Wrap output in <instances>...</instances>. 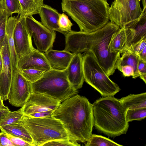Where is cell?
<instances>
[{
    "label": "cell",
    "mask_w": 146,
    "mask_h": 146,
    "mask_svg": "<svg viewBox=\"0 0 146 146\" xmlns=\"http://www.w3.org/2000/svg\"><path fill=\"white\" fill-rule=\"evenodd\" d=\"M31 84V92L43 94L60 103L78 93V90L71 86L68 80L66 68H51Z\"/></svg>",
    "instance_id": "cell-5"
},
{
    "label": "cell",
    "mask_w": 146,
    "mask_h": 146,
    "mask_svg": "<svg viewBox=\"0 0 146 146\" xmlns=\"http://www.w3.org/2000/svg\"><path fill=\"white\" fill-rule=\"evenodd\" d=\"M13 38L16 52L18 58L27 55L35 48L32 36L27 29L25 17L19 15L13 31Z\"/></svg>",
    "instance_id": "cell-11"
},
{
    "label": "cell",
    "mask_w": 146,
    "mask_h": 146,
    "mask_svg": "<svg viewBox=\"0 0 146 146\" xmlns=\"http://www.w3.org/2000/svg\"><path fill=\"white\" fill-rule=\"evenodd\" d=\"M125 77L133 76L134 75V70L131 66L129 65H123L121 66L119 69Z\"/></svg>",
    "instance_id": "cell-36"
},
{
    "label": "cell",
    "mask_w": 146,
    "mask_h": 146,
    "mask_svg": "<svg viewBox=\"0 0 146 146\" xmlns=\"http://www.w3.org/2000/svg\"><path fill=\"white\" fill-rule=\"evenodd\" d=\"M24 16L39 14L44 0H19Z\"/></svg>",
    "instance_id": "cell-24"
},
{
    "label": "cell",
    "mask_w": 146,
    "mask_h": 146,
    "mask_svg": "<svg viewBox=\"0 0 146 146\" xmlns=\"http://www.w3.org/2000/svg\"><path fill=\"white\" fill-rule=\"evenodd\" d=\"M4 8L10 16L15 13L22 15L21 7L19 0H4Z\"/></svg>",
    "instance_id": "cell-29"
},
{
    "label": "cell",
    "mask_w": 146,
    "mask_h": 146,
    "mask_svg": "<svg viewBox=\"0 0 146 146\" xmlns=\"http://www.w3.org/2000/svg\"><path fill=\"white\" fill-rule=\"evenodd\" d=\"M4 9V0H0V12L3 9Z\"/></svg>",
    "instance_id": "cell-42"
},
{
    "label": "cell",
    "mask_w": 146,
    "mask_h": 146,
    "mask_svg": "<svg viewBox=\"0 0 146 146\" xmlns=\"http://www.w3.org/2000/svg\"><path fill=\"white\" fill-rule=\"evenodd\" d=\"M146 36L144 37L139 42L131 46L127 50H129L138 55L146 46Z\"/></svg>",
    "instance_id": "cell-33"
},
{
    "label": "cell",
    "mask_w": 146,
    "mask_h": 146,
    "mask_svg": "<svg viewBox=\"0 0 146 146\" xmlns=\"http://www.w3.org/2000/svg\"><path fill=\"white\" fill-rule=\"evenodd\" d=\"M19 121L28 131L33 146H43L52 140L70 139L61 122L52 116L36 118L24 114Z\"/></svg>",
    "instance_id": "cell-6"
},
{
    "label": "cell",
    "mask_w": 146,
    "mask_h": 146,
    "mask_svg": "<svg viewBox=\"0 0 146 146\" xmlns=\"http://www.w3.org/2000/svg\"><path fill=\"white\" fill-rule=\"evenodd\" d=\"M54 110H50L37 112L28 115L33 117L44 118L52 116Z\"/></svg>",
    "instance_id": "cell-38"
},
{
    "label": "cell",
    "mask_w": 146,
    "mask_h": 146,
    "mask_svg": "<svg viewBox=\"0 0 146 146\" xmlns=\"http://www.w3.org/2000/svg\"><path fill=\"white\" fill-rule=\"evenodd\" d=\"M137 55L139 58L146 62V46Z\"/></svg>",
    "instance_id": "cell-40"
},
{
    "label": "cell",
    "mask_w": 146,
    "mask_h": 146,
    "mask_svg": "<svg viewBox=\"0 0 146 146\" xmlns=\"http://www.w3.org/2000/svg\"><path fill=\"white\" fill-rule=\"evenodd\" d=\"M0 146H14L5 133H0Z\"/></svg>",
    "instance_id": "cell-37"
},
{
    "label": "cell",
    "mask_w": 146,
    "mask_h": 146,
    "mask_svg": "<svg viewBox=\"0 0 146 146\" xmlns=\"http://www.w3.org/2000/svg\"><path fill=\"white\" fill-rule=\"evenodd\" d=\"M19 16V15H18L17 17L11 16L9 17L6 28V35L7 38L11 61L13 71L17 69L18 60L15 50L13 33L15 26Z\"/></svg>",
    "instance_id": "cell-18"
},
{
    "label": "cell",
    "mask_w": 146,
    "mask_h": 146,
    "mask_svg": "<svg viewBox=\"0 0 146 146\" xmlns=\"http://www.w3.org/2000/svg\"><path fill=\"white\" fill-rule=\"evenodd\" d=\"M3 60L2 56L0 51V74H1L3 67Z\"/></svg>",
    "instance_id": "cell-41"
},
{
    "label": "cell",
    "mask_w": 146,
    "mask_h": 146,
    "mask_svg": "<svg viewBox=\"0 0 146 146\" xmlns=\"http://www.w3.org/2000/svg\"><path fill=\"white\" fill-rule=\"evenodd\" d=\"M44 54L51 68L58 70L66 68L74 54L64 50H58L52 48Z\"/></svg>",
    "instance_id": "cell-16"
},
{
    "label": "cell",
    "mask_w": 146,
    "mask_h": 146,
    "mask_svg": "<svg viewBox=\"0 0 146 146\" xmlns=\"http://www.w3.org/2000/svg\"><path fill=\"white\" fill-rule=\"evenodd\" d=\"M59 13L55 9L44 4L39 13L41 22L50 30L56 31L65 35L66 33L60 29L58 25Z\"/></svg>",
    "instance_id": "cell-17"
},
{
    "label": "cell",
    "mask_w": 146,
    "mask_h": 146,
    "mask_svg": "<svg viewBox=\"0 0 146 146\" xmlns=\"http://www.w3.org/2000/svg\"><path fill=\"white\" fill-rule=\"evenodd\" d=\"M82 67L84 81L103 97L114 96L121 90L112 81L91 53L83 56Z\"/></svg>",
    "instance_id": "cell-7"
},
{
    "label": "cell",
    "mask_w": 146,
    "mask_h": 146,
    "mask_svg": "<svg viewBox=\"0 0 146 146\" xmlns=\"http://www.w3.org/2000/svg\"><path fill=\"white\" fill-rule=\"evenodd\" d=\"M24 115L21 108L16 111H10L0 120V127L19 122Z\"/></svg>",
    "instance_id": "cell-26"
},
{
    "label": "cell",
    "mask_w": 146,
    "mask_h": 146,
    "mask_svg": "<svg viewBox=\"0 0 146 146\" xmlns=\"http://www.w3.org/2000/svg\"><path fill=\"white\" fill-rule=\"evenodd\" d=\"M146 117V108L127 109L126 111V119L128 122L133 121H140Z\"/></svg>",
    "instance_id": "cell-28"
},
{
    "label": "cell",
    "mask_w": 146,
    "mask_h": 146,
    "mask_svg": "<svg viewBox=\"0 0 146 146\" xmlns=\"http://www.w3.org/2000/svg\"><path fill=\"white\" fill-rule=\"evenodd\" d=\"M61 5L62 11L76 23L80 31H94L110 21L107 0H62Z\"/></svg>",
    "instance_id": "cell-3"
},
{
    "label": "cell",
    "mask_w": 146,
    "mask_h": 146,
    "mask_svg": "<svg viewBox=\"0 0 146 146\" xmlns=\"http://www.w3.org/2000/svg\"><path fill=\"white\" fill-rule=\"evenodd\" d=\"M76 141L70 139H60L52 140L44 144L43 146H80Z\"/></svg>",
    "instance_id": "cell-32"
},
{
    "label": "cell",
    "mask_w": 146,
    "mask_h": 146,
    "mask_svg": "<svg viewBox=\"0 0 146 146\" xmlns=\"http://www.w3.org/2000/svg\"><path fill=\"white\" fill-rule=\"evenodd\" d=\"M3 100H2L0 96V106L4 105L3 103Z\"/></svg>",
    "instance_id": "cell-43"
},
{
    "label": "cell",
    "mask_w": 146,
    "mask_h": 146,
    "mask_svg": "<svg viewBox=\"0 0 146 146\" xmlns=\"http://www.w3.org/2000/svg\"><path fill=\"white\" fill-rule=\"evenodd\" d=\"M25 17L27 29L33 38L37 49L44 53L52 48L56 38L55 31L48 29L33 16Z\"/></svg>",
    "instance_id": "cell-9"
},
{
    "label": "cell",
    "mask_w": 146,
    "mask_h": 146,
    "mask_svg": "<svg viewBox=\"0 0 146 146\" xmlns=\"http://www.w3.org/2000/svg\"><path fill=\"white\" fill-rule=\"evenodd\" d=\"M121 56L117 69L123 65H129L134 70L133 78H135L139 76L137 70V64L138 56L129 50H127L122 52Z\"/></svg>",
    "instance_id": "cell-23"
},
{
    "label": "cell",
    "mask_w": 146,
    "mask_h": 146,
    "mask_svg": "<svg viewBox=\"0 0 146 146\" xmlns=\"http://www.w3.org/2000/svg\"><path fill=\"white\" fill-rule=\"evenodd\" d=\"M58 23L60 30L65 33L72 31L73 24L64 13H59Z\"/></svg>",
    "instance_id": "cell-31"
},
{
    "label": "cell",
    "mask_w": 146,
    "mask_h": 146,
    "mask_svg": "<svg viewBox=\"0 0 146 146\" xmlns=\"http://www.w3.org/2000/svg\"><path fill=\"white\" fill-rule=\"evenodd\" d=\"M10 111L8 107L5 106L4 105L0 106V120Z\"/></svg>",
    "instance_id": "cell-39"
},
{
    "label": "cell",
    "mask_w": 146,
    "mask_h": 146,
    "mask_svg": "<svg viewBox=\"0 0 146 146\" xmlns=\"http://www.w3.org/2000/svg\"><path fill=\"white\" fill-rule=\"evenodd\" d=\"M31 93V83L17 69L13 70L8 96L10 104L16 107H23Z\"/></svg>",
    "instance_id": "cell-10"
},
{
    "label": "cell",
    "mask_w": 146,
    "mask_h": 146,
    "mask_svg": "<svg viewBox=\"0 0 146 146\" xmlns=\"http://www.w3.org/2000/svg\"><path fill=\"white\" fill-rule=\"evenodd\" d=\"M119 100L127 110L146 108V93L130 94Z\"/></svg>",
    "instance_id": "cell-21"
},
{
    "label": "cell",
    "mask_w": 146,
    "mask_h": 146,
    "mask_svg": "<svg viewBox=\"0 0 146 146\" xmlns=\"http://www.w3.org/2000/svg\"><path fill=\"white\" fill-rule=\"evenodd\" d=\"M9 16L5 8L0 12V50L6 35L7 24Z\"/></svg>",
    "instance_id": "cell-30"
},
{
    "label": "cell",
    "mask_w": 146,
    "mask_h": 146,
    "mask_svg": "<svg viewBox=\"0 0 146 146\" xmlns=\"http://www.w3.org/2000/svg\"><path fill=\"white\" fill-rule=\"evenodd\" d=\"M83 56L81 53H74L66 68L68 80L71 86L77 90L82 88L84 81Z\"/></svg>",
    "instance_id": "cell-15"
},
{
    "label": "cell",
    "mask_w": 146,
    "mask_h": 146,
    "mask_svg": "<svg viewBox=\"0 0 146 146\" xmlns=\"http://www.w3.org/2000/svg\"><path fill=\"white\" fill-rule=\"evenodd\" d=\"M146 8L143 9V12L142 15L138 20L126 27L131 28L135 31V35L129 47L146 36Z\"/></svg>",
    "instance_id": "cell-22"
},
{
    "label": "cell",
    "mask_w": 146,
    "mask_h": 146,
    "mask_svg": "<svg viewBox=\"0 0 146 146\" xmlns=\"http://www.w3.org/2000/svg\"><path fill=\"white\" fill-rule=\"evenodd\" d=\"M61 103L42 94L31 92L21 107L24 115L54 110Z\"/></svg>",
    "instance_id": "cell-12"
},
{
    "label": "cell",
    "mask_w": 146,
    "mask_h": 146,
    "mask_svg": "<svg viewBox=\"0 0 146 146\" xmlns=\"http://www.w3.org/2000/svg\"><path fill=\"white\" fill-rule=\"evenodd\" d=\"M0 51L3 63L2 70L0 74V96L3 101L8 100L13 71L6 35Z\"/></svg>",
    "instance_id": "cell-13"
},
{
    "label": "cell",
    "mask_w": 146,
    "mask_h": 146,
    "mask_svg": "<svg viewBox=\"0 0 146 146\" xmlns=\"http://www.w3.org/2000/svg\"><path fill=\"white\" fill-rule=\"evenodd\" d=\"M52 116L60 121L70 139L86 142L92 134L94 120L92 104L76 94L61 103Z\"/></svg>",
    "instance_id": "cell-2"
},
{
    "label": "cell",
    "mask_w": 146,
    "mask_h": 146,
    "mask_svg": "<svg viewBox=\"0 0 146 146\" xmlns=\"http://www.w3.org/2000/svg\"><path fill=\"white\" fill-rule=\"evenodd\" d=\"M85 146H122L110 139L102 136L92 134L86 141Z\"/></svg>",
    "instance_id": "cell-25"
},
{
    "label": "cell",
    "mask_w": 146,
    "mask_h": 146,
    "mask_svg": "<svg viewBox=\"0 0 146 146\" xmlns=\"http://www.w3.org/2000/svg\"><path fill=\"white\" fill-rule=\"evenodd\" d=\"M120 28L110 21L103 27L92 32L72 30L64 35V50L74 54L91 53L109 76L117 69L121 57L120 52H111L109 48L112 38Z\"/></svg>",
    "instance_id": "cell-1"
},
{
    "label": "cell",
    "mask_w": 146,
    "mask_h": 146,
    "mask_svg": "<svg viewBox=\"0 0 146 146\" xmlns=\"http://www.w3.org/2000/svg\"><path fill=\"white\" fill-rule=\"evenodd\" d=\"M141 0H114L110 7V21L120 28L137 21L143 12L140 6Z\"/></svg>",
    "instance_id": "cell-8"
},
{
    "label": "cell",
    "mask_w": 146,
    "mask_h": 146,
    "mask_svg": "<svg viewBox=\"0 0 146 146\" xmlns=\"http://www.w3.org/2000/svg\"><path fill=\"white\" fill-rule=\"evenodd\" d=\"M146 62L138 57L137 70L139 74V77L145 83H146Z\"/></svg>",
    "instance_id": "cell-35"
},
{
    "label": "cell",
    "mask_w": 146,
    "mask_h": 146,
    "mask_svg": "<svg viewBox=\"0 0 146 146\" xmlns=\"http://www.w3.org/2000/svg\"><path fill=\"white\" fill-rule=\"evenodd\" d=\"M0 129L1 131L21 138L33 146L32 138L28 131L19 121L18 123L0 127Z\"/></svg>",
    "instance_id": "cell-19"
},
{
    "label": "cell",
    "mask_w": 146,
    "mask_h": 146,
    "mask_svg": "<svg viewBox=\"0 0 146 146\" xmlns=\"http://www.w3.org/2000/svg\"><path fill=\"white\" fill-rule=\"evenodd\" d=\"M51 68L44 53L35 48L19 59L17 67V69H33L44 71Z\"/></svg>",
    "instance_id": "cell-14"
},
{
    "label": "cell",
    "mask_w": 146,
    "mask_h": 146,
    "mask_svg": "<svg viewBox=\"0 0 146 146\" xmlns=\"http://www.w3.org/2000/svg\"><path fill=\"white\" fill-rule=\"evenodd\" d=\"M17 70L25 78L31 83L34 82L38 80L45 72L33 69H23Z\"/></svg>",
    "instance_id": "cell-27"
},
{
    "label": "cell",
    "mask_w": 146,
    "mask_h": 146,
    "mask_svg": "<svg viewBox=\"0 0 146 146\" xmlns=\"http://www.w3.org/2000/svg\"><path fill=\"white\" fill-rule=\"evenodd\" d=\"M4 132L5 133L14 146H32V145L21 138L12 135L6 132Z\"/></svg>",
    "instance_id": "cell-34"
},
{
    "label": "cell",
    "mask_w": 146,
    "mask_h": 146,
    "mask_svg": "<svg viewBox=\"0 0 146 146\" xmlns=\"http://www.w3.org/2000/svg\"><path fill=\"white\" fill-rule=\"evenodd\" d=\"M92 105L94 126L97 130L111 137L126 133L129 127L127 110L119 99L102 96Z\"/></svg>",
    "instance_id": "cell-4"
},
{
    "label": "cell",
    "mask_w": 146,
    "mask_h": 146,
    "mask_svg": "<svg viewBox=\"0 0 146 146\" xmlns=\"http://www.w3.org/2000/svg\"><path fill=\"white\" fill-rule=\"evenodd\" d=\"M127 27L123 26L114 34L109 44L111 52L122 53L127 41Z\"/></svg>",
    "instance_id": "cell-20"
}]
</instances>
